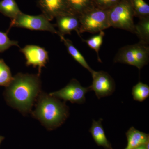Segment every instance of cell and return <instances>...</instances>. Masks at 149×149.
I'll return each instance as SVG.
<instances>
[{"instance_id":"obj_1","label":"cell","mask_w":149,"mask_h":149,"mask_svg":"<svg viewBox=\"0 0 149 149\" xmlns=\"http://www.w3.org/2000/svg\"><path fill=\"white\" fill-rule=\"evenodd\" d=\"M41 90L40 75L18 73L6 87L3 96L9 106L25 116L32 112Z\"/></svg>"},{"instance_id":"obj_2","label":"cell","mask_w":149,"mask_h":149,"mask_svg":"<svg viewBox=\"0 0 149 149\" xmlns=\"http://www.w3.org/2000/svg\"><path fill=\"white\" fill-rule=\"evenodd\" d=\"M31 113L47 130H52L61 126L67 119L69 107L65 102L41 92L36 100L35 109Z\"/></svg>"},{"instance_id":"obj_3","label":"cell","mask_w":149,"mask_h":149,"mask_svg":"<svg viewBox=\"0 0 149 149\" xmlns=\"http://www.w3.org/2000/svg\"><path fill=\"white\" fill-rule=\"evenodd\" d=\"M108 10L111 27L134 33L135 15L131 0H120Z\"/></svg>"},{"instance_id":"obj_4","label":"cell","mask_w":149,"mask_h":149,"mask_svg":"<svg viewBox=\"0 0 149 149\" xmlns=\"http://www.w3.org/2000/svg\"><path fill=\"white\" fill-rule=\"evenodd\" d=\"M149 60V46L141 42L120 48L114 58L115 63L133 65L139 70L148 64Z\"/></svg>"},{"instance_id":"obj_5","label":"cell","mask_w":149,"mask_h":149,"mask_svg":"<svg viewBox=\"0 0 149 149\" xmlns=\"http://www.w3.org/2000/svg\"><path fill=\"white\" fill-rule=\"evenodd\" d=\"M80 34L99 33L110 27L108 10L94 7L79 16Z\"/></svg>"},{"instance_id":"obj_6","label":"cell","mask_w":149,"mask_h":149,"mask_svg":"<svg viewBox=\"0 0 149 149\" xmlns=\"http://www.w3.org/2000/svg\"><path fill=\"white\" fill-rule=\"evenodd\" d=\"M50 21L43 14L39 15H30L22 13L16 18L11 20L8 29L13 27H21L32 30L46 31L59 35L58 31Z\"/></svg>"},{"instance_id":"obj_7","label":"cell","mask_w":149,"mask_h":149,"mask_svg":"<svg viewBox=\"0 0 149 149\" xmlns=\"http://www.w3.org/2000/svg\"><path fill=\"white\" fill-rule=\"evenodd\" d=\"M89 91V87H83L77 80L72 79L64 88L49 95L65 102L80 104L85 102V95Z\"/></svg>"},{"instance_id":"obj_8","label":"cell","mask_w":149,"mask_h":149,"mask_svg":"<svg viewBox=\"0 0 149 149\" xmlns=\"http://www.w3.org/2000/svg\"><path fill=\"white\" fill-rule=\"evenodd\" d=\"M92 85L89 87L99 99L111 95L115 90L114 80L107 72L103 71H94L92 74Z\"/></svg>"},{"instance_id":"obj_9","label":"cell","mask_w":149,"mask_h":149,"mask_svg":"<svg viewBox=\"0 0 149 149\" xmlns=\"http://www.w3.org/2000/svg\"><path fill=\"white\" fill-rule=\"evenodd\" d=\"M20 52L25 56L26 65H32L34 68L38 66V74L40 75L42 68L45 67L49 60L48 52L45 49L35 45H27L20 49Z\"/></svg>"},{"instance_id":"obj_10","label":"cell","mask_w":149,"mask_h":149,"mask_svg":"<svg viewBox=\"0 0 149 149\" xmlns=\"http://www.w3.org/2000/svg\"><path fill=\"white\" fill-rule=\"evenodd\" d=\"M37 5L50 21L61 15L72 13L67 0H38Z\"/></svg>"},{"instance_id":"obj_11","label":"cell","mask_w":149,"mask_h":149,"mask_svg":"<svg viewBox=\"0 0 149 149\" xmlns=\"http://www.w3.org/2000/svg\"><path fill=\"white\" fill-rule=\"evenodd\" d=\"M56 18V26L58 29L59 36H64L67 34L70 35L72 31H75L81 37L79 33V16L74 14L69 13L61 15Z\"/></svg>"},{"instance_id":"obj_12","label":"cell","mask_w":149,"mask_h":149,"mask_svg":"<svg viewBox=\"0 0 149 149\" xmlns=\"http://www.w3.org/2000/svg\"><path fill=\"white\" fill-rule=\"evenodd\" d=\"M102 119H100L98 121L93 120L92 126L89 131L97 145L102 146L106 149H112L111 145L107 139L102 125Z\"/></svg>"},{"instance_id":"obj_13","label":"cell","mask_w":149,"mask_h":149,"mask_svg":"<svg viewBox=\"0 0 149 149\" xmlns=\"http://www.w3.org/2000/svg\"><path fill=\"white\" fill-rule=\"evenodd\" d=\"M128 141L127 146L124 149H134L149 141V135L131 127L126 133Z\"/></svg>"},{"instance_id":"obj_14","label":"cell","mask_w":149,"mask_h":149,"mask_svg":"<svg viewBox=\"0 0 149 149\" xmlns=\"http://www.w3.org/2000/svg\"><path fill=\"white\" fill-rule=\"evenodd\" d=\"M59 37L61 41L64 42L68 53L72 56L75 61L80 63L83 67L88 70L92 74L95 70H93L90 67V65L85 60V58L82 55V54L80 53L78 49L73 45L72 42L68 39H65L64 36H60Z\"/></svg>"},{"instance_id":"obj_15","label":"cell","mask_w":149,"mask_h":149,"mask_svg":"<svg viewBox=\"0 0 149 149\" xmlns=\"http://www.w3.org/2000/svg\"><path fill=\"white\" fill-rule=\"evenodd\" d=\"M67 2L71 13L78 16L95 7L93 0H67Z\"/></svg>"},{"instance_id":"obj_16","label":"cell","mask_w":149,"mask_h":149,"mask_svg":"<svg viewBox=\"0 0 149 149\" xmlns=\"http://www.w3.org/2000/svg\"><path fill=\"white\" fill-rule=\"evenodd\" d=\"M0 13L12 20L22 12L15 0H2L0 1Z\"/></svg>"},{"instance_id":"obj_17","label":"cell","mask_w":149,"mask_h":149,"mask_svg":"<svg viewBox=\"0 0 149 149\" xmlns=\"http://www.w3.org/2000/svg\"><path fill=\"white\" fill-rule=\"evenodd\" d=\"M134 33L140 39V42L149 45V16L141 19L139 23L135 24Z\"/></svg>"},{"instance_id":"obj_18","label":"cell","mask_w":149,"mask_h":149,"mask_svg":"<svg viewBox=\"0 0 149 149\" xmlns=\"http://www.w3.org/2000/svg\"><path fill=\"white\" fill-rule=\"evenodd\" d=\"M132 95L135 100L140 102L143 101L148 97L149 87L147 84L139 82L133 86Z\"/></svg>"},{"instance_id":"obj_19","label":"cell","mask_w":149,"mask_h":149,"mask_svg":"<svg viewBox=\"0 0 149 149\" xmlns=\"http://www.w3.org/2000/svg\"><path fill=\"white\" fill-rule=\"evenodd\" d=\"M135 16L140 19L149 16V6L144 0H131Z\"/></svg>"},{"instance_id":"obj_20","label":"cell","mask_w":149,"mask_h":149,"mask_svg":"<svg viewBox=\"0 0 149 149\" xmlns=\"http://www.w3.org/2000/svg\"><path fill=\"white\" fill-rule=\"evenodd\" d=\"M13 78L10 68L3 59H0V86L7 87Z\"/></svg>"},{"instance_id":"obj_21","label":"cell","mask_w":149,"mask_h":149,"mask_svg":"<svg viewBox=\"0 0 149 149\" xmlns=\"http://www.w3.org/2000/svg\"><path fill=\"white\" fill-rule=\"evenodd\" d=\"M104 36V32L102 31L99 32L98 35H95L88 40L82 39L90 48L95 51L97 55L98 60L100 62H102V61L99 57V52L102 44Z\"/></svg>"},{"instance_id":"obj_22","label":"cell","mask_w":149,"mask_h":149,"mask_svg":"<svg viewBox=\"0 0 149 149\" xmlns=\"http://www.w3.org/2000/svg\"><path fill=\"white\" fill-rule=\"evenodd\" d=\"M8 31L6 32L0 31V53L5 52L13 46H17L19 47L18 42L11 40L9 38L8 36Z\"/></svg>"},{"instance_id":"obj_23","label":"cell","mask_w":149,"mask_h":149,"mask_svg":"<svg viewBox=\"0 0 149 149\" xmlns=\"http://www.w3.org/2000/svg\"><path fill=\"white\" fill-rule=\"evenodd\" d=\"M120 0H93L95 7L103 9L108 10Z\"/></svg>"},{"instance_id":"obj_24","label":"cell","mask_w":149,"mask_h":149,"mask_svg":"<svg viewBox=\"0 0 149 149\" xmlns=\"http://www.w3.org/2000/svg\"><path fill=\"white\" fill-rule=\"evenodd\" d=\"M134 149H147L146 147V144H142V145H140V146L137 147V148Z\"/></svg>"},{"instance_id":"obj_25","label":"cell","mask_w":149,"mask_h":149,"mask_svg":"<svg viewBox=\"0 0 149 149\" xmlns=\"http://www.w3.org/2000/svg\"><path fill=\"white\" fill-rule=\"evenodd\" d=\"M5 139V138L4 137H3L2 136H0V144H1V142H2L3 140Z\"/></svg>"}]
</instances>
